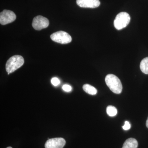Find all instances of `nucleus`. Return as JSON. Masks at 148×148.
Instances as JSON below:
<instances>
[{
	"mask_svg": "<svg viewBox=\"0 0 148 148\" xmlns=\"http://www.w3.org/2000/svg\"><path fill=\"white\" fill-rule=\"evenodd\" d=\"M51 38L55 42L66 44L72 41V38L68 33L63 31H59L53 33L50 36Z\"/></svg>",
	"mask_w": 148,
	"mask_h": 148,
	"instance_id": "nucleus-4",
	"label": "nucleus"
},
{
	"mask_svg": "<svg viewBox=\"0 0 148 148\" xmlns=\"http://www.w3.org/2000/svg\"><path fill=\"white\" fill-rule=\"evenodd\" d=\"M24 63V58L21 56H13L8 60L6 64V71L8 73H11L23 66Z\"/></svg>",
	"mask_w": 148,
	"mask_h": 148,
	"instance_id": "nucleus-2",
	"label": "nucleus"
},
{
	"mask_svg": "<svg viewBox=\"0 0 148 148\" xmlns=\"http://www.w3.org/2000/svg\"><path fill=\"white\" fill-rule=\"evenodd\" d=\"M49 24V21L47 18L41 15H38L36 16L33 19L32 26L36 30L39 31L47 28Z\"/></svg>",
	"mask_w": 148,
	"mask_h": 148,
	"instance_id": "nucleus-5",
	"label": "nucleus"
},
{
	"mask_svg": "<svg viewBox=\"0 0 148 148\" xmlns=\"http://www.w3.org/2000/svg\"><path fill=\"white\" fill-rule=\"evenodd\" d=\"M77 4L81 8H95L101 4L99 0H77Z\"/></svg>",
	"mask_w": 148,
	"mask_h": 148,
	"instance_id": "nucleus-8",
	"label": "nucleus"
},
{
	"mask_svg": "<svg viewBox=\"0 0 148 148\" xmlns=\"http://www.w3.org/2000/svg\"><path fill=\"white\" fill-rule=\"evenodd\" d=\"M122 127L124 130H128L131 127V125H130L129 122L126 121L125 122L124 125L122 126Z\"/></svg>",
	"mask_w": 148,
	"mask_h": 148,
	"instance_id": "nucleus-15",
	"label": "nucleus"
},
{
	"mask_svg": "<svg viewBox=\"0 0 148 148\" xmlns=\"http://www.w3.org/2000/svg\"><path fill=\"white\" fill-rule=\"evenodd\" d=\"M6 148H12V147H7Z\"/></svg>",
	"mask_w": 148,
	"mask_h": 148,
	"instance_id": "nucleus-17",
	"label": "nucleus"
},
{
	"mask_svg": "<svg viewBox=\"0 0 148 148\" xmlns=\"http://www.w3.org/2000/svg\"><path fill=\"white\" fill-rule=\"evenodd\" d=\"M146 126L148 128V117L147 119V121H146Z\"/></svg>",
	"mask_w": 148,
	"mask_h": 148,
	"instance_id": "nucleus-16",
	"label": "nucleus"
},
{
	"mask_svg": "<svg viewBox=\"0 0 148 148\" xmlns=\"http://www.w3.org/2000/svg\"><path fill=\"white\" fill-rule=\"evenodd\" d=\"M106 84L111 91L116 94H120L122 90V85L117 77L113 74L107 75L105 78Z\"/></svg>",
	"mask_w": 148,
	"mask_h": 148,
	"instance_id": "nucleus-1",
	"label": "nucleus"
},
{
	"mask_svg": "<svg viewBox=\"0 0 148 148\" xmlns=\"http://www.w3.org/2000/svg\"><path fill=\"white\" fill-rule=\"evenodd\" d=\"M62 88H63V90L64 91H66V92H70V91H71L72 90L71 86L69 85H64Z\"/></svg>",
	"mask_w": 148,
	"mask_h": 148,
	"instance_id": "nucleus-14",
	"label": "nucleus"
},
{
	"mask_svg": "<svg viewBox=\"0 0 148 148\" xmlns=\"http://www.w3.org/2000/svg\"><path fill=\"white\" fill-rule=\"evenodd\" d=\"M140 68L143 73L148 74V57L144 58L140 64Z\"/></svg>",
	"mask_w": 148,
	"mask_h": 148,
	"instance_id": "nucleus-11",
	"label": "nucleus"
},
{
	"mask_svg": "<svg viewBox=\"0 0 148 148\" xmlns=\"http://www.w3.org/2000/svg\"><path fill=\"white\" fill-rule=\"evenodd\" d=\"M51 83L54 86L58 85L60 83V81L56 77H53L51 79Z\"/></svg>",
	"mask_w": 148,
	"mask_h": 148,
	"instance_id": "nucleus-13",
	"label": "nucleus"
},
{
	"mask_svg": "<svg viewBox=\"0 0 148 148\" xmlns=\"http://www.w3.org/2000/svg\"><path fill=\"white\" fill-rule=\"evenodd\" d=\"M83 89L84 90L88 93L91 95H96V93H97V90L95 87L92 86L90 84H85L83 86Z\"/></svg>",
	"mask_w": 148,
	"mask_h": 148,
	"instance_id": "nucleus-10",
	"label": "nucleus"
},
{
	"mask_svg": "<svg viewBox=\"0 0 148 148\" xmlns=\"http://www.w3.org/2000/svg\"><path fill=\"white\" fill-rule=\"evenodd\" d=\"M138 147V142L136 139L130 138L127 139L125 142L122 148H137Z\"/></svg>",
	"mask_w": 148,
	"mask_h": 148,
	"instance_id": "nucleus-9",
	"label": "nucleus"
},
{
	"mask_svg": "<svg viewBox=\"0 0 148 148\" xmlns=\"http://www.w3.org/2000/svg\"><path fill=\"white\" fill-rule=\"evenodd\" d=\"M66 140L63 138L49 139L45 144V148H63L66 144Z\"/></svg>",
	"mask_w": 148,
	"mask_h": 148,
	"instance_id": "nucleus-7",
	"label": "nucleus"
},
{
	"mask_svg": "<svg viewBox=\"0 0 148 148\" xmlns=\"http://www.w3.org/2000/svg\"><path fill=\"white\" fill-rule=\"evenodd\" d=\"M130 21V16L126 12H121L116 15L114 20V26L117 30H120L125 28Z\"/></svg>",
	"mask_w": 148,
	"mask_h": 148,
	"instance_id": "nucleus-3",
	"label": "nucleus"
},
{
	"mask_svg": "<svg viewBox=\"0 0 148 148\" xmlns=\"http://www.w3.org/2000/svg\"><path fill=\"white\" fill-rule=\"evenodd\" d=\"M106 112L107 114L110 116H115L117 114V110L116 108L112 106H109L107 107Z\"/></svg>",
	"mask_w": 148,
	"mask_h": 148,
	"instance_id": "nucleus-12",
	"label": "nucleus"
},
{
	"mask_svg": "<svg viewBox=\"0 0 148 148\" xmlns=\"http://www.w3.org/2000/svg\"><path fill=\"white\" fill-rule=\"evenodd\" d=\"M16 14L12 11L4 10L0 14V23L2 25H6L15 21Z\"/></svg>",
	"mask_w": 148,
	"mask_h": 148,
	"instance_id": "nucleus-6",
	"label": "nucleus"
}]
</instances>
